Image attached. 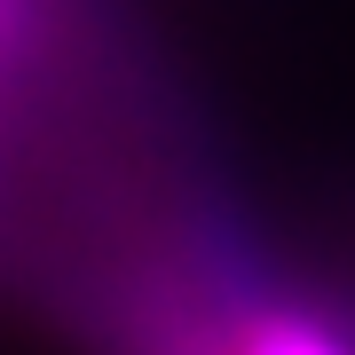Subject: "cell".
Wrapping results in <instances>:
<instances>
[{"mask_svg": "<svg viewBox=\"0 0 355 355\" xmlns=\"http://www.w3.org/2000/svg\"><path fill=\"white\" fill-rule=\"evenodd\" d=\"M221 355H355V340L331 316H308V308L261 300L253 316H237L221 331Z\"/></svg>", "mask_w": 355, "mask_h": 355, "instance_id": "1", "label": "cell"}]
</instances>
